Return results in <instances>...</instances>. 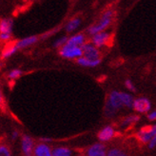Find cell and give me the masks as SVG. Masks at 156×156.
<instances>
[{"label": "cell", "instance_id": "cell-1", "mask_svg": "<svg viewBox=\"0 0 156 156\" xmlns=\"http://www.w3.org/2000/svg\"><path fill=\"white\" fill-rule=\"evenodd\" d=\"M122 108H124V105L121 99L120 91L112 90L108 94L105 105V115L108 118H112Z\"/></svg>", "mask_w": 156, "mask_h": 156}, {"label": "cell", "instance_id": "cell-2", "mask_svg": "<svg viewBox=\"0 0 156 156\" xmlns=\"http://www.w3.org/2000/svg\"><path fill=\"white\" fill-rule=\"evenodd\" d=\"M113 15H114V12L112 10H107L106 12H104L103 14L101 15L99 21L88 29V34L90 35H94L101 32H105V30L108 29L112 24Z\"/></svg>", "mask_w": 156, "mask_h": 156}, {"label": "cell", "instance_id": "cell-3", "mask_svg": "<svg viewBox=\"0 0 156 156\" xmlns=\"http://www.w3.org/2000/svg\"><path fill=\"white\" fill-rule=\"evenodd\" d=\"M156 135V124L152 126H146L140 129L137 132V138L142 144H149L151 139Z\"/></svg>", "mask_w": 156, "mask_h": 156}, {"label": "cell", "instance_id": "cell-4", "mask_svg": "<svg viewBox=\"0 0 156 156\" xmlns=\"http://www.w3.org/2000/svg\"><path fill=\"white\" fill-rule=\"evenodd\" d=\"M60 55L67 59H78L82 57V49L81 47L65 45L60 49Z\"/></svg>", "mask_w": 156, "mask_h": 156}, {"label": "cell", "instance_id": "cell-5", "mask_svg": "<svg viewBox=\"0 0 156 156\" xmlns=\"http://www.w3.org/2000/svg\"><path fill=\"white\" fill-rule=\"evenodd\" d=\"M132 108L138 113H149L151 110V102L147 97L135 98L132 104Z\"/></svg>", "mask_w": 156, "mask_h": 156}, {"label": "cell", "instance_id": "cell-6", "mask_svg": "<svg viewBox=\"0 0 156 156\" xmlns=\"http://www.w3.org/2000/svg\"><path fill=\"white\" fill-rule=\"evenodd\" d=\"M82 56L89 60H100V51L91 43H85L82 47Z\"/></svg>", "mask_w": 156, "mask_h": 156}, {"label": "cell", "instance_id": "cell-7", "mask_svg": "<svg viewBox=\"0 0 156 156\" xmlns=\"http://www.w3.org/2000/svg\"><path fill=\"white\" fill-rule=\"evenodd\" d=\"M112 34L108 32H101L99 34H96L94 35H92L91 38V44L96 47L97 49L102 48V47L108 45V43L111 41Z\"/></svg>", "mask_w": 156, "mask_h": 156}, {"label": "cell", "instance_id": "cell-8", "mask_svg": "<svg viewBox=\"0 0 156 156\" xmlns=\"http://www.w3.org/2000/svg\"><path fill=\"white\" fill-rule=\"evenodd\" d=\"M107 149L103 143H95L87 150L86 156H107Z\"/></svg>", "mask_w": 156, "mask_h": 156}, {"label": "cell", "instance_id": "cell-9", "mask_svg": "<svg viewBox=\"0 0 156 156\" xmlns=\"http://www.w3.org/2000/svg\"><path fill=\"white\" fill-rule=\"evenodd\" d=\"M21 147H22V151L25 156H30L34 152V141L29 135H23L21 140Z\"/></svg>", "mask_w": 156, "mask_h": 156}, {"label": "cell", "instance_id": "cell-10", "mask_svg": "<svg viewBox=\"0 0 156 156\" xmlns=\"http://www.w3.org/2000/svg\"><path fill=\"white\" fill-rule=\"evenodd\" d=\"M114 135H115L114 129L112 126H107L99 131L98 139L100 140V143H104L112 140L114 137Z\"/></svg>", "mask_w": 156, "mask_h": 156}, {"label": "cell", "instance_id": "cell-11", "mask_svg": "<svg viewBox=\"0 0 156 156\" xmlns=\"http://www.w3.org/2000/svg\"><path fill=\"white\" fill-rule=\"evenodd\" d=\"M34 153L35 156H52V151L51 147L44 143L36 145L34 149Z\"/></svg>", "mask_w": 156, "mask_h": 156}, {"label": "cell", "instance_id": "cell-12", "mask_svg": "<svg viewBox=\"0 0 156 156\" xmlns=\"http://www.w3.org/2000/svg\"><path fill=\"white\" fill-rule=\"evenodd\" d=\"M13 21L11 18H3L0 20V34H12Z\"/></svg>", "mask_w": 156, "mask_h": 156}, {"label": "cell", "instance_id": "cell-13", "mask_svg": "<svg viewBox=\"0 0 156 156\" xmlns=\"http://www.w3.org/2000/svg\"><path fill=\"white\" fill-rule=\"evenodd\" d=\"M85 40H86L85 35L82 34H78L73 35L72 37L68 38V41H67L66 45L73 46V47H82L86 43Z\"/></svg>", "mask_w": 156, "mask_h": 156}, {"label": "cell", "instance_id": "cell-14", "mask_svg": "<svg viewBox=\"0 0 156 156\" xmlns=\"http://www.w3.org/2000/svg\"><path fill=\"white\" fill-rule=\"evenodd\" d=\"M38 41V37L35 36V35H33V36H28L26 38H23L21 40H19L17 43H15V46H16V48L19 50V49H25L27 47H30L34 44H35L36 42Z\"/></svg>", "mask_w": 156, "mask_h": 156}, {"label": "cell", "instance_id": "cell-15", "mask_svg": "<svg viewBox=\"0 0 156 156\" xmlns=\"http://www.w3.org/2000/svg\"><path fill=\"white\" fill-rule=\"evenodd\" d=\"M140 120V116L137 115V114H132V115H129L127 117H125V118L122 120L121 122V128L123 129H128L132 125H134L135 123H137L138 121Z\"/></svg>", "mask_w": 156, "mask_h": 156}, {"label": "cell", "instance_id": "cell-16", "mask_svg": "<svg viewBox=\"0 0 156 156\" xmlns=\"http://www.w3.org/2000/svg\"><path fill=\"white\" fill-rule=\"evenodd\" d=\"M101 63V59L100 60H89L85 57H80L77 59V64L80 65L82 67H87V68H94L97 67Z\"/></svg>", "mask_w": 156, "mask_h": 156}, {"label": "cell", "instance_id": "cell-17", "mask_svg": "<svg viewBox=\"0 0 156 156\" xmlns=\"http://www.w3.org/2000/svg\"><path fill=\"white\" fill-rule=\"evenodd\" d=\"M120 95H121V99H122L124 107L132 108V104H133V101H134L133 96L129 94V93L123 92V91H120Z\"/></svg>", "mask_w": 156, "mask_h": 156}, {"label": "cell", "instance_id": "cell-18", "mask_svg": "<svg viewBox=\"0 0 156 156\" xmlns=\"http://www.w3.org/2000/svg\"><path fill=\"white\" fill-rule=\"evenodd\" d=\"M52 156H72V151L65 147H58L53 149Z\"/></svg>", "mask_w": 156, "mask_h": 156}, {"label": "cell", "instance_id": "cell-19", "mask_svg": "<svg viewBox=\"0 0 156 156\" xmlns=\"http://www.w3.org/2000/svg\"><path fill=\"white\" fill-rule=\"evenodd\" d=\"M80 23H81V20L79 18H73L72 20H69L66 25V30L68 33L73 32V30H75L78 27H79Z\"/></svg>", "mask_w": 156, "mask_h": 156}, {"label": "cell", "instance_id": "cell-20", "mask_svg": "<svg viewBox=\"0 0 156 156\" xmlns=\"http://www.w3.org/2000/svg\"><path fill=\"white\" fill-rule=\"evenodd\" d=\"M18 49L16 48V46H15V44L14 45H10V46H8L7 48L3 51V52H2V58H4V59H6V58H9V57H11V56H12L13 54L16 52V51H17Z\"/></svg>", "mask_w": 156, "mask_h": 156}, {"label": "cell", "instance_id": "cell-21", "mask_svg": "<svg viewBox=\"0 0 156 156\" xmlns=\"http://www.w3.org/2000/svg\"><path fill=\"white\" fill-rule=\"evenodd\" d=\"M107 156H129L124 151L117 149V147H113V149L108 150L107 152Z\"/></svg>", "mask_w": 156, "mask_h": 156}, {"label": "cell", "instance_id": "cell-22", "mask_svg": "<svg viewBox=\"0 0 156 156\" xmlns=\"http://www.w3.org/2000/svg\"><path fill=\"white\" fill-rule=\"evenodd\" d=\"M67 41H68V37H67V36L60 37L59 39H57V40H56L55 42H54L53 46L55 47V48H60V49H61L62 47L66 45Z\"/></svg>", "mask_w": 156, "mask_h": 156}, {"label": "cell", "instance_id": "cell-23", "mask_svg": "<svg viewBox=\"0 0 156 156\" xmlns=\"http://www.w3.org/2000/svg\"><path fill=\"white\" fill-rule=\"evenodd\" d=\"M22 75V71L21 69H12V71L9 73V78L10 79H17Z\"/></svg>", "mask_w": 156, "mask_h": 156}, {"label": "cell", "instance_id": "cell-24", "mask_svg": "<svg viewBox=\"0 0 156 156\" xmlns=\"http://www.w3.org/2000/svg\"><path fill=\"white\" fill-rule=\"evenodd\" d=\"M0 156H12L9 147L4 145H0Z\"/></svg>", "mask_w": 156, "mask_h": 156}, {"label": "cell", "instance_id": "cell-25", "mask_svg": "<svg viewBox=\"0 0 156 156\" xmlns=\"http://www.w3.org/2000/svg\"><path fill=\"white\" fill-rule=\"evenodd\" d=\"M125 86H126V88L129 91H135L136 90V88H135L133 82H132L131 80H129V79H127L126 81H125Z\"/></svg>", "mask_w": 156, "mask_h": 156}, {"label": "cell", "instance_id": "cell-26", "mask_svg": "<svg viewBox=\"0 0 156 156\" xmlns=\"http://www.w3.org/2000/svg\"><path fill=\"white\" fill-rule=\"evenodd\" d=\"M147 114V119L150 121H156V110L151 111Z\"/></svg>", "mask_w": 156, "mask_h": 156}, {"label": "cell", "instance_id": "cell-27", "mask_svg": "<svg viewBox=\"0 0 156 156\" xmlns=\"http://www.w3.org/2000/svg\"><path fill=\"white\" fill-rule=\"evenodd\" d=\"M147 147H149V149H150V150H153L154 147H156V135L153 136V137L151 139V141L149 142V144H147Z\"/></svg>", "mask_w": 156, "mask_h": 156}, {"label": "cell", "instance_id": "cell-28", "mask_svg": "<svg viewBox=\"0 0 156 156\" xmlns=\"http://www.w3.org/2000/svg\"><path fill=\"white\" fill-rule=\"evenodd\" d=\"M12 37V34H0V40L2 41H9Z\"/></svg>", "mask_w": 156, "mask_h": 156}, {"label": "cell", "instance_id": "cell-29", "mask_svg": "<svg viewBox=\"0 0 156 156\" xmlns=\"http://www.w3.org/2000/svg\"><path fill=\"white\" fill-rule=\"evenodd\" d=\"M18 137V131H16V130H14L12 133V140H15Z\"/></svg>", "mask_w": 156, "mask_h": 156}, {"label": "cell", "instance_id": "cell-30", "mask_svg": "<svg viewBox=\"0 0 156 156\" xmlns=\"http://www.w3.org/2000/svg\"><path fill=\"white\" fill-rule=\"evenodd\" d=\"M41 140H42V141H44V142H49V141H51L50 138H41Z\"/></svg>", "mask_w": 156, "mask_h": 156}, {"label": "cell", "instance_id": "cell-31", "mask_svg": "<svg viewBox=\"0 0 156 156\" xmlns=\"http://www.w3.org/2000/svg\"><path fill=\"white\" fill-rule=\"evenodd\" d=\"M2 103V95H1V92H0V104Z\"/></svg>", "mask_w": 156, "mask_h": 156}]
</instances>
